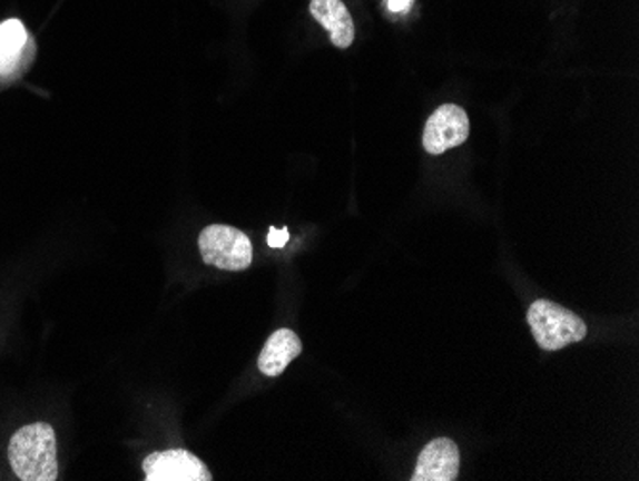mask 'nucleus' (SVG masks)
I'll return each instance as SVG.
<instances>
[{
  "label": "nucleus",
  "mask_w": 639,
  "mask_h": 481,
  "mask_svg": "<svg viewBox=\"0 0 639 481\" xmlns=\"http://www.w3.org/2000/svg\"><path fill=\"white\" fill-rule=\"evenodd\" d=\"M470 137V117L456 104H444L429 117L423 131V148L431 156H441L462 146Z\"/></svg>",
  "instance_id": "obj_4"
},
{
  "label": "nucleus",
  "mask_w": 639,
  "mask_h": 481,
  "mask_svg": "<svg viewBox=\"0 0 639 481\" xmlns=\"http://www.w3.org/2000/svg\"><path fill=\"white\" fill-rule=\"evenodd\" d=\"M460 472V449L449 438H439L423 448L412 481H454Z\"/></svg>",
  "instance_id": "obj_6"
},
{
  "label": "nucleus",
  "mask_w": 639,
  "mask_h": 481,
  "mask_svg": "<svg viewBox=\"0 0 639 481\" xmlns=\"http://www.w3.org/2000/svg\"><path fill=\"white\" fill-rule=\"evenodd\" d=\"M287 240H289V233H287V228H282V230H276V228H271V233H268V246L271 248H284L286 246Z\"/></svg>",
  "instance_id": "obj_10"
},
{
  "label": "nucleus",
  "mask_w": 639,
  "mask_h": 481,
  "mask_svg": "<svg viewBox=\"0 0 639 481\" xmlns=\"http://www.w3.org/2000/svg\"><path fill=\"white\" fill-rule=\"evenodd\" d=\"M146 481H212L205 462L186 449H169L146 457L142 464Z\"/></svg>",
  "instance_id": "obj_5"
},
{
  "label": "nucleus",
  "mask_w": 639,
  "mask_h": 481,
  "mask_svg": "<svg viewBox=\"0 0 639 481\" xmlns=\"http://www.w3.org/2000/svg\"><path fill=\"white\" fill-rule=\"evenodd\" d=\"M56 433L47 422L18 430L8 445V459L16 478L23 481H55L58 478Z\"/></svg>",
  "instance_id": "obj_1"
},
{
  "label": "nucleus",
  "mask_w": 639,
  "mask_h": 481,
  "mask_svg": "<svg viewBox=\"0 0 639 481\" xmlns=\"http://www.w3.org/2000/svg\"><path fill=\"white\" fill-rule=\"evenodd\" d=\"M311 14L322 28L327 29L330 39L341 50L348 49L354 41V21L343 0H311Z\"/></svg>",
  "instance_id": "obj_7"
},
{
  "label": "nucleus",
  "mask_w": 639,
  "mask_h": 481,
  "mask_svg": "<svg viewBox=\"0 0 639 481\" xmlns=\"http://www.w3.org/2000/svg\"><path fill=\"white\" fill-rule=\"evenodd\" d=\"M532 336L544 351H559L567 345L582 342L588 326L577 313L564 310L550 300H538L527 313Z\"/></svg>",
  "instance_id": "obj_2"
},
{
  "label": "nucleus",
  "mask_w": 639,
  "mask_h": 481,
  "mask_svg": "<svg viewBox=\"0 0 639 481\" xmlns=\"http://www.w3.org/2000/svg\"><path fill=\"white\" fill-rule=\"evenodd\" d=\"M28 45V29L20 20L12 18L0 23V79L14 76Z\"/></svg>",
  "instance_id": "obj_9"
},
{
  "label": "nucleus",
  "mask_w": 639,
  "mask_h": 481,
  "mask_svg": "<svg viewBox=\"0 0 639 481\" xmlns=\"http://www.w3.org/2000/svg\"><path fill=\"white\" fill-rule=\"evenodd\" d=\"M303 351L299 336L289 328H279L268 337L265 347L259 355V371L265 376L276 379L286 371L293 359H297Z\"/></svg>",
  "instance_id": "obj_8"
},
{
  "label": "nucleus",
  "mask_w": 639,
  "mask_h": 481,
  "mask_svg": "<svg viewBox=\"0 0 639 481\" xmlns=\"http://www.w3.org/2000/svg\"><path fill=\"white\" fill-rule=\"evenodd\" d=\"M199 252L207 265L223 271L252 267L253 246L247 234L226 225H212L199 234Z\"/></svg>",
  "instance_id": "obj_3"
},
{
  "label": "nucleus",
  "mask_w": 639,
  "mask_h": 481,
  "mask_svg": "<svg viewBox=\"0 0 639 481\" xmlns=\"http://www.w3.org/2000/svg\"><path fill=\"white\" fill-rule=\"evenodd\" d=\"M414 4V0H387L389 12L393 14H406Z\"/></svg>",
  "instance_id": "obj_11"
}]
</instances>
